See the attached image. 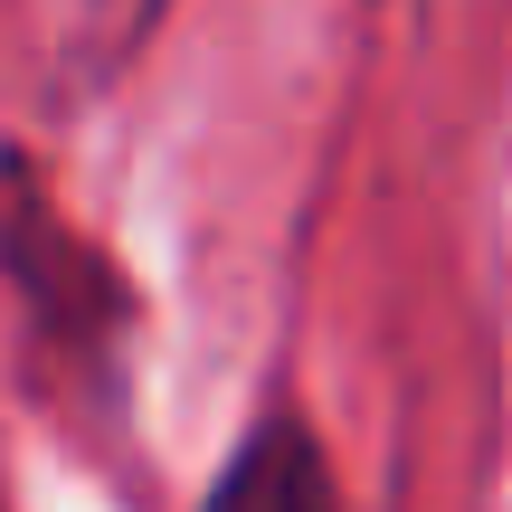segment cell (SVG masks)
I'll return each instance as SVG.
<instances>
[{"label":"cell","instance_id":"6da1fadb","mask_svg":"<svg viewBox=\"0 0 512 512\" xmlns=\"http://www.w3.org/2000/svg\"><path fill=\"white\" fill-rule=\"evenodd\" d=\"M0 275H10V294H19L38 342L67 370H95V380H105L133 294H124V275L105 266V247L67 228V209L48 200V181H38L29 162H10V152H0Z\"/></svg>","mask_w":512,"mask_h":512},{"label":"cell","instance_id":"277c9868","mask_svg":"<svg viewBox=\"0 0 512 512\" xmlns=\"http://www.w3.org/2000/svg\"><path fill=\"white\" fill-rule=\"evenodd\" d=\"M0 512H10V484H0Z\"/></svg>","mask_w":512,"mask_h":512},{"label":"cell","instance_id":"3957f363","mask_svg":"<svg viewBox=\"0 0 512 512\" xmlns=\"http://www.w3.org/2000/svg\"><path fill=\"white\" fill-rule=\"evenodd\" d=\"M162 19V0H95V19H86V57L95 67H124V48Z\"/></svg>","mask_w":512,"mask_h":512},{"label":"cell","instance_id":"7a4b0ae2","mask_svg":"<svg viewBox=\"0 0 512 512\" xmlns=\"http://www.w3.org/2000/svg\"><path fill=\"white\" fill-rule=\"evenodd\" d=\"M200 512H342L332 494V465H323V437H313L294 408H266V418L238 437V456L219 465Z\"/></svg>","mask_w":512,"mask_h":512}]
</instances>
